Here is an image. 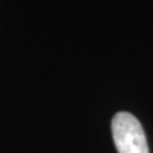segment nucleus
<instances>
[{"mask_svg":"<svg viewBox=\"0 0 153 153\" xmlns=\"http://www.w3.org/2000/svg\"><path fill=\"white\" fill-rule=\"evenodd\" d=\"M112 136L118 153H149L142 125L129 112H118L114 116Z\"/></svg>","mask_w":153,"mask_h":153,"instance_id":"nucleus-1","label":"nucleus"}]
</instances>
